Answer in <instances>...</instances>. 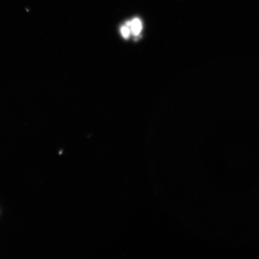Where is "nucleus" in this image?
Masks as SVG:
<instances>
[{
    "label": "nucleus",
    "mask_w": 259,
    "mask_h": 259,
    "mask_svg": "<svg viewBox=\"0 0 259 259\" xmlns=\"http://www.w3.org/2000/svg\"><path fill=\"white\" fill-rule=\"evenodd\" d=\"M126 25L131 28V33L135 36L140 34L142 30V24L140 19L135 18L132 21H128Z\"/></svg>",
    "instance_id": "1"
},
{
    "label": "nucleus",
    "mask_w": 259,
    "mask_h": 259,
    "mask_svg": "<svg viewBox=\"0 0 259 259\" xmlns=\"http://www.w3.org/2000/svg\"><path fill=\"white\" fill-rule=\"evenodd\" d=\"M121 33L123 37L128 38L131 34V28H130L128 25L125 24V25L123 26L121 28Z\"/></svg>",
    "instance_id": "2"
}]
</instances>
